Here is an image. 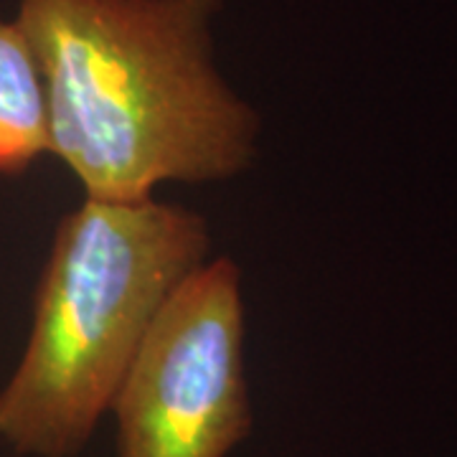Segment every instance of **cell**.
Wrapping results in <instances>:
<instances>
[{"mask_svg": "<svg viewBox=\"0 0 457 457\" xmlns=\"http://www.w3.org/2000/svg\"><path fill=\"white\" fill-rule=\"evenodd\" d=\"M221 0H21L46 87L49 155L89 198L239 176L260 117L213 64Z\"/></svg>", "mask_w": 457, "mask_h": 457, "instance_id": "cell-1", "label": "cell"}, {"mask_svg": "<svg viewBox=\"0 0 457 457\" xmlns=\"http://www.w3.org/2000/svg\"><path fill=\"white\" fill-rule=\"evenodd\" d=\"M209 260V221L176 204L87 196L66 213L0 389V442L26 457L79 455L168 300Z\"/></svg>", "mask_w": 457, "mask_h": 457, "instance_id": "cell-2", "label": "cell"}, {"mask_svg": "<svg viewBox=\"0 0 457 457\" xmlns=\"http://www.w3.org/2000/svg\"><path fill=\"white\" fill-rule=\"evenodd\" d=\"M117 457H228L252 432L242 272L212 257L153 323L114 394Z\"/></svg>", "mask_w": 457, "mask_h": 457, "instance_id": "cell-3", "label": "cell"}, {"mask_svg": "<svg viewBox=\"0 0 457 457\" xmlns=\"http://www.w3.org/2000/svg\"><path fill=\"white\" fill-rule=\"evenodd\" d=\"M49 155L46 87L18 21H0V176L29 170Z\"/></svg>", "mask_w": 457, "mask_h": 457, "instance_id": "cell-4", "label": "cell"}]
</instances>
